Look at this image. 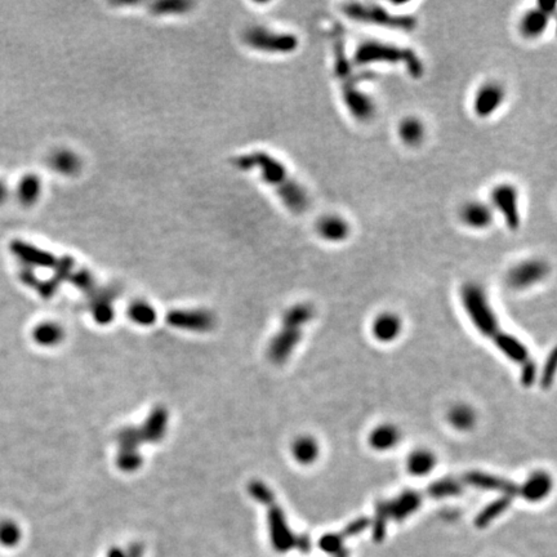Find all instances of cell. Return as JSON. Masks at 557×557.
<instances>
[{"label":"cell","instance_id":"obj_1","mask_svg":"<svg viewBox=\"0 0 557 557\" xmlns=\"http://www.w3.org/2000/svg\"><path fill=\"white\" fill-rule=\"evenodd\" d=\"M460 297L471 323L482 336L491 339L503 355L521 366V384L531 387L537 378V364L529 354L528 347L519 338L503 332L494 310L490 306L487 292L480 284L469 281L462 287Z\"/></svg>","mask_w":557,"mask_h":557},{"label":"cell","instance_id":"obj_2","mask_svg":"<svg viewBox=\"0 0 557 557\" xmlns=\"http://www.w3.org/2000/svg\"><path fill=\"white\" fill-rule=\"evenodd\" d=\"M235 165L245 172L257 171L261 180L278 193L288 211L301 214L308 208L306 190L292 177L287 165L274 155L257 150L236 158Z\"/></svg>","mask_w":557,"mask_h":557},{"label":"cell","instance_id":"obj_3","mask_svg":"<svg viewBox=\"0 0 557 557\" xmlns=\"http://www.w3.org/2000/svg\"><path fill=\"white\" fill-rule=\"evenodd\" d=\"M334 74L341 87V96L343 105L359 122H369L375 115V100L360 87L352 64L347 57L345 43L342 39L334 40Z\"/></svg>","mask_w":557,"mask_h":557},{"label":"cell","instance_id":"obj_4","mask_svg":"<svg viewBox=\"0 0 557 557\" xmlns=\"http://www.w3.org/2000/svg\"><path fill=\"white\" fill-rule=\"evenodd\" d=\"M354 64L357 66H403L413 79H421L424 75V64L415 50L377 39L366 40L357 46L354 53Z\"/></svg>","mask_w":557,"mask_h":557},{"label":"cell","instance_id":"obj_5","mask_svg":"<svg viewBox=\"0 0 557 557\" xmlns=\"http://www.w3.org/2000/svg\"><path fill=\"white\" fill-rule=\"evenodd\" d=\"M342 13L356 23H363L375 28L396 30L402 32H412L418 26V19L412 15L394 13L378 3L350 1L342 6Z\"/></svg>","mask_w":557,"mask_h":557},{"label":"cell","instance_id":"obj_6","mask_svg":"<svg viewBox=\"0 0 557 557\" xmlns=\"http://www.w3.org/2000/svg\"><path fill=\"white\" fill-rule=\"evenodd\" d=\"M243 40L249 48L270 55H289L299 47V39L296 34L266 26H252L245 30Z\"/></svg>","mask_w":557,"mask_h":557},{"label":"cell","instance_id":"obj_7","mask_svg":"<svg viewBox=\"0 0 557 557\" xmlns=\"http://www.w3.org/2000/svg\"><path fill=\"white\" fill-rule=\"evenodd\" d=\"M490 207L502 216L509 230L518 231L521 226L520 191L513 183L495 185L490 191Z\"/></svg>","mask_w":557,"mask_h":557},{"label":"cell","instance_id":"obj_8","mask_svg":"<svg viewBox=\"0 0 557 557\" xmlns=\"http://www.w3.org/2000/svg\"><path fill=\"white\" fill-rule=\"evenodd\" d=\"M269 507L270 528H271V538L278 551H288L292 547L297 546L301 549H310V540L306 537L297 538L292 530L289 529L284 512L275 503V498L266 503Z\"/></svg>","mask_w":557,"mask_h":557},{"label":"cell","instance_id":"obj_9","mask_svg":"<svg viewBox=\"0 0 557 557\" xmlns=\"http://www.w3.org/2000/svg\"><path fill=\"white\" fill-rule=\"evenodd\" d=\"M548 272L549 266L546 261L539 258L521 261L509 270L507 283L511 288L525 290L543 281Z\"/></svg>","mask_w":557,"mask_h":557},{"label":"cell","instance_id":"obj_10","mask_svg":"<svg viewBox=\"0 0 557 557\" xmlns=\"http://www.w3.org/2000/svg\"><path fill=\"white\" fill-rule=\"evenodd\" d=\"M506 97V88L500 82H487L478 88L472 100V110L478 117L488 119L503 106Z\"/></svg>","mask_w":557,"mask_h":557},{"label":"cell","instance_id":"obj_11","mask_svg":"<svg viewBox=\"0 0 557 557\" xmlns=\"http://www.w3.org/2000/svg\"><path fill=\"white\" fill-rule=\"evenodd\" d=\"M464 487H472L476 489L497 491L500 495H507L511 498L519 497V484L482 471H471L462 478Z\"/></svg>","mask_w":557,"mask_h":557},{"label":"cell","instance_id":"obj_12","mask_svg":"<svg viewBox=\"0 0 557 557\" xmlns=\"http://www.w3.org/2000/svg\"><path fill=\"white\" fill-rule=\"evenodd\" d=\"M555 12V3H538L536 8H531L521 16L519 21V31L521 37L528 40L540 38L549 25V17Z\"/></svg>","mask_w":557,"mask_h":557},{"label":"cell","instance_id":"obj_13","mask_svg":"<svg viewBox=\"0 0 557 557\" xmlns=\"http://www.w3.org/2000/svg\"><path fill=\"white\" fill-rule=\"evenodd\" d=\"M426 495L423 491L406 490L393 500H382L388 521H404L421 509Z\"/></svg>","mask_w":557,"mask_h":557},{"label":"cell","instance_id":"obj_14","mask_svg":"<svg viewBox=\"0 0 557 557\" xmlns=\"http://www.w3.org/2000/svg\"><path fill=\"white\" fill-rule=\"evenodd\" d=\"M370 525H372V520L366 516H361L359 519L354 520L352 522H350L342 531L323 536L319 540V548L329 555H337L338 552H341L343 549V545L347 539L366 531Z\"/></svg>","mask_w":557,"mask_h":557},{"label":"cell","instance_id":"obj_15","mask_svg":"<svg viewBox=\"0 0 557 557\" xmlns=\"http://www.w3.org/2000/svg\"><path fill=\"white\" fill-rule=\"evenodd\" d=\"M315 231L321 240L339 244L350 238L351 226L342 216L325 214L317 220Z\"/></svg>","mask_w":557,"mask_h":557},{"label":"cell","instance_id":"obj_16","mask_svg":"<svg viewBox=\"0 0 557 557\" xmlns=\"http://www.w3.org/2000/svg\"><path fill=\"white\" fill-rule=\"evenodd\" d=\"M460 220L471 230H487L494 221V211L488 202L470 200L462 205Z\"/></svg>","mask_w":557,"mask_h":557},{"label":"cell","instance_id":"obj_17","mask_svg":"<svg viewBox=\"0 0 557 557\" xmlns=\"http://www.w3.org/2000/svg\"><path fill=\"white\" fill-rule=\"evenodd\" d=\"M303 330L301 328L283 327L276 336L274 337L269 347V355L272 361L281 364L288 360L294 348L302 339Z\"/></svg>","mask_w":557,"mask_h":557},{"label":"cell","instance_id":"obj_18","mask_svg":"<svg viewBox=\"0 0 557 557\" xmlns=\"http://www.w3.org/2000/svg\"><path fill=\"white\" fill-rule=\"evenodd\" d=\"M10 249L19 257V260L29 263L30 266L38 267H55L57 263V257L48 250L41 249L34 244L26 241L15 240L10 244Z\"/></svg>","mask_w":557,"mask_h":557},{"label":"cell","instance_id":"obj_19","mask_svg":"<svg viewBox=\"0 0 557 557\" xmlns=\"http://www.w3.org/2000/svg\"><path fill=\"white\" fill-rule=\"evenodd\" d=\"M552 479L545 471H537L529 475L528 479L519 484V497L530 503L540 502L548 497L552 490Z\"/></svg>","mask_w":557,"mask_h":557},{"label":"cell","instance_id":"obj_20","mask_svg":"<svg viewBox=\"0 0 557 557\" xmlns=\"http://www.w3.org/2000/svg\"><path fill=\"white\" fill-rule=\"evenodd\" d=\"M402 319L394 312H382L375 317L372 333L378 342L390 343L402 334Z\"/></svg>","mask_w":557,"mask_h":557},{"label":"cell","instance_id":"obj_21","mask_svg":"<svg viewBox=\"0 0 557 557\" xmlns=\"http://www.w3.org/2000/svg\"><path fill=\"white\" fill-rule=\"evenodd\" d=\"M400 440L402 433L399 428L390 423L377 426L368 436V444L375 452H388L396 448Z\"/></svg>","mask_w":557,"mask_h":557},{"label":"cell","instance_id":"obj_22","mask_svg":"<svg viewBox=\"0 0 557 557\" xmlns=\"http://www.w3.org/2000/svg\"><path fill=\"white\" fill-rule=\"evenodd\" d=\"M168 321L173 327L207 330L213 325V317L204 311H173L168 315Z\"/></svg>","mask_w":557,"mask_h":557},{"label":"cell","instance_id":"obj_23","mask_svg":"<svg viewBox=\"0 0 557 557\" xmlns=\"http://www.w3.org/2000/svg\"><path fill=\"white\" fill-rule=\"evenodd\" d=\"M397 137L405 146H419L426 137V125L417 116H405L397 124Z\"/></svg>","mask_w":557,"mask_h":557},{"label":"cell","instance_id":"obj_24","mask_svg":"<svg viewBox=\"0 0 557 557\" xmlns=\"http://www.w3.org/2000/svg\"><path fill=\"white\" fill-rule=\"evenodd\" d=\"M436 455L427 449H417L409 454L406 460V470L415 478L430 475L436 467Z\"/></svg>","mask_w":557,"mask_h":557},{"label":"cell","instance_id":"obj_25","mask_svg":"<svg viewBox=\"0 0 557 557\" xmlns=\"http://www.w3.org/2000/svg\"><path fill=\"white\" fill-rule=\"evenodd\" d=\"M464 489H466V487H464L463 481L460 479H454V478H445V479H440V480L430 484L426 489L423 490V493L426 495V500L427 498L444 500V498L461 495Z\"/></svg>","mask_w":557,"mask_h":557},{"label":"cell","instance_id":"obj_26","mask_svg":"<svg viewBox=\"0 0 557 557\" xmlns=\"http://www.w3.org/2000/svg\"><path fill=\"white\" fill-rule=\"evenodd\" d=\"M293 458L302 466H311L319 460L320 446L319 442L312 436H301L297 437L292 446Z\"/></svg>","mask_w":557,"mask_h":557},{"label":"cell","instance_id":"obj_27","mask_svg":"<svg viewBox=\"0 0 557 557\" xmlns=\"http://www.w3.org/2000/svg\"><path fill=\"white\" fill-rule=\"evenodd\" d=\"M43 191V183L38 174H25L17 185V199L23 207H31L38 202Z\"/></svg>","mask_w":557,"mask_h":557},{"label":"cell","instance_id":"obj_28","mask_svg":"<svg viewBox=\"0 0 557 557\" xmlns=\"http://www.w3.org/2000/svg\"><path fill=\"white\" fill-rule=\"evenodd\" d=\"M50 167L64 176H75L82 169V159L70 150H57L50 156Z\"/></svg>","mask_w":557,"mask_h":557},{"label":"cell","instance_id":"obj_29","mask_svg":"<svg viewBox=\"0 0 557 557\" xmlns=\"http://www.w3.org/2000/svg\"><path fill=\"white\" fill-rule=\"evenodd\" d=\"M448 421L451 426L454 427L457 431H471L476 421V412L467 404H457L451 408L448 413Z\"/></svg>","mask_w":557,"mask_h":557},{"label":"cell","instance_id":"obj_30","mask_svg":"<svg viewBox=\"0 0 557 557\" xmlns=\"http://www.w3.org/2000/svg\"><path fill=\"white\" fill-rule=\"evenodd\" d=\"M513 498L507 495H500V498L490 502L485 509L481 511L475 520V524L478 528H487L495 519H498L500 515H503L507 509L511 507Z\"/></svg>","mask_w":557,"mask_h":557},{"label":"cell","instance_id":"obj_31","mask_svg":"<svg viewBox=\"0 0 557 557\" xmlns=\"http://www.w3.org/2000/svg\"><path fill=\"white\" fill-rule=\"evenodd\" d=\"M167 428V412L164 409H156L144 423V428L140 431L141 439L146 442H158L162 439Z\"/></svg>","mask_w":557,"mask_h":557},{"label":"cell","instance_id":"obj_32","mask_svg":"<svg viewBox=\"0 0 557 557\" xmlns=\"http://www.w3.org/2000/svg\"><path fill=\"white\" fill-rule=\"evenodd\" d=\"M314 317V308L308 303H298L289 308L283 317V327L302 328Z\"/></svg>","mask_w":557,"mask_h":557},{"label":"cell","instance_id":"obj_33","mask_svg":"<svg viewBox=\"0 0 557 557\" xmlns=\"http://www.w3.org/2000/svg\"><path fill=\"white\" fill-rule=\"evenodd\" d=\"M192 3L182 0H165L156 1L151 4V12L158 16H171V15H182L189 12Z\"/></svg>","mask_w":557,"mask_h":557},{"label":"cell","instance_id":"obj_34","mask_svg":"<svg viewBox=\"0 0 557 557\" xmlns=\"http://www.w3.org/2000/svg\"><path fill=\"white\" fill-rule=\"evenodd\" d=\"M129 317L140 325H151L156 320V312L147 302L137 301L128 310Z\"/></svg>","mask_w":557,"mask_h":557},{"label":"cell","instance_id":"obj_35","mask_svg":"<svg viewBox=\"0 0 557 557\" xmlns=\"http://www.w3.org/2000/svg\"><path fill=\"white\" fill-rule=\"evenodd\" d=\"M35 338L41 345H46V346L56 345L62 338V330L55 324H44L37 329Z\"/></svg>","mask_w":557,"mask_h":557},{"label":"cell","instance_id":"obj_36","mask_svg":"<svg viewBox=\"0 0 557 557\" xmlns=\"http://www.w3.org/2000/svg\"><path fill=\"white\" fill-rule=\"evenodd\" d=\"M108 301L110 299H107V298H100L95 303L93 315H95L97 323H100V324H107L114 317V311L110 306Z\"/></svg>","mask_w":557,"mask_h":557},{"label":"cell","instance_id":"obj_37","mask_svg":"<svg viewBox=\"0 0 557 557\" xmlns=\"http://www.w3.org/2000/svg\"><path fill=\"white\" fill-rule=\"evenodd\" d=\"M555 370H556V350H552L547 357V360H546V364L543 366L542 375H540V386L545 390L548 388L554 382Z\"/></svg>","mask_w":557,"mask_h":557},{"label":"cell","instance_id":"obj_38","mask_svg":"<svg viewBox=\"0 0 557 557\" xmlns=\"http://www.w3.org/2000/svg\"><path fill=\"white\" fill-rule=\"evenodd\" d=\"M117 464L122 470H137L141 464V457L135 451H122L117 458Z\"/></svg>","mask_w":557,"mask_h":557},{"label":"cell","instance_id":"obj_39","mask_svg":"<svg viewBox=\"0 0 557 557\" xmlns=\"http://www.w3.org/2000/svg\"><path fill=\"white\" fill-rule=\"evenodd\" d=\"M249 490L252 497H254L256 500L261 502V503H263V504L269 503L270 500L275 498L269 487L266 484H263L262 481H253L250 484Z\"/></svg>","mask_w":557,"mask_h":557},{"label":"cell","instance_id":"obj_40","mask_svg":"<svg viewBox=\"0 0 557 557\" xmlns=\"http://www.w3.org/2000/svg\"><path fill=\"white\" fill-rule=\"evenodd\" d=\"M140 440H141L140 431H135L132 428H126L119 433V442H120L122 451H135L137 442Z\"/></svg>","mask_w":557,"mask_h":557},{"label":"cell","instance_id":"obj_41","mask_svg":"<svg viewBox=\"0 0 557 557\" xmlns=\"http://www.w3.org/2000/svg\"><path fill=\"white\" fill-rule=\"evenodd\" d=\"M7 199H8V189H7V185L0 180V204H3Z\"/></svg>","mask_w":557,"mask_h":557},{"label":"cell","instance_id":"obj_42","mask_svg":"<svg viewBox=\"0 0 557 557\" xmlns=\"http://www.w3.org/2000/svg\"><path fill=\"white\" fill-rule=\"evenodd\" d=\"M334 557H348V552H347L346 549H342L341 552H338L337 555H334Z\"/></svg>","mask_w":557,"mask_h":557}]
</instances>
